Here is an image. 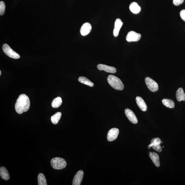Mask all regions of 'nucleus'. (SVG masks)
<instances>
[{
	"mask_svg": "<svg viewBox=\"0 0 185 185\" xmlns=\"http://www.w3.org/2000/svg\"><path fill=\"white\" fill-rule=\"evenodd\" d=\"M30 105V101L28 96L25 94H21L15 104V111L19 114H22L28 111Z\"/></svg>",
	"mask_w": 185,
	"mask_h": 185,
	"instance_id": "1",
	"label": "nucleus"
},
{
	"mask_svg": "<svg viewBox=\"0 0 185 185\" xmlns=\"http://www.w3.org/2000/svg\"><path fill=\"white\" fill-rule=\"evenodd\" d=\"M107 81L110 85L114 89L122 90L124 86L121 79L115 76L110 75L108 76Z\"/></svg>",
	"mask_w": 185,
	"mask_h": 185,
	"instance_id": "2",
	"label": "nucleus"
},
{
	"mask_svg": "<svg viewBox=\"0 0 185 185\" xmlns=\"http://www.w3.org/2000/svg\"><path fill=\"white\" fill-rule=\"evenodd\" d=\"M51 166L56 170H61L67 166V162L64 159L60 157H55L53 158L50 161Z\"/></svg>",
	"mask_w": 185,
	"mask_h": 185,
	"instance_id": "3",
	"label": "nucleus"
},
{
	"mask_svg": "<svg viewBox=\"0 0 185 185\" xmlns=\"http://www.w3.org/2000/svg\"><path fill=\"white\" fill-rule=\"evenodd\" d=\"M2 48L4 53L10 57L14 59H18L20 58V56L13 50L8 45L6 44H4Z\"/></svg>",
	"mask_w": 185,
	"mask_h": 185,
	"instance_id": "4",
	"label": "nucleus"
},
{
	"mask_svg": "<svg viewBox=\"0 0 185 185\" xmlns=\"http://www.w3.org/2000/svg\"><path fill=\"white\" fill-rule=\"evenodd\" d=\"M161 143L162 142L160 138L158 137L154 138L151 140L150 144L148 145V148L149 149L151 147L158 152H160L162 150L160 146Z\"/></svg>",
	"mask_w": 185,
	"mask_h": 185,
	"instance_id": "5",
	"label": "nucleus"
},
{
	"mask_svg": "<svg viewBox=\"0 0 185 185\" xmlns=\"http://www.w3.org/2000/svg\"><path fill=\"white\" fill-rule=\"evenodd\" d=\"M145 82L147 88L151 91L154 92L158 89V86L155 81L150 78L146 77L145 79Z\"/></svg>",
	"mask_w": 185,
	"mask_h": 185,
	"instance_id": "6",
	"label": "nucleus"
},
{
	"mask_svg": "<svg viewBox=\"0 0 185 185\" xmlns=\"http://www.w3.org/2000/svg\"><path fill=\"white\" fill-rule=\"evenodd\" d=\"M141 35L133 31H130L127 35L126 40L128 42H137L140 40Z\"/></svg>",
	"mask_w": 185,
	"mask_h": 185,
	"instance_id": "7",
	"label": "nucleus"
},
{
	"mask_svg": "<svg viewBox=\"0 0 185 185\" xmlns=\"http://www.w3.org/2000/svg\"><path fill=\"white\" fill-rule=\"evenodd\" d=\"M119 133V130L116 128H113L109 130L108 132L107 139L108 141H113L117 138Z\"/></svg>",
	"mask_w": 185,
	"mask_h": 185,
	"instance_id": "8",
	"label": "nucleus"
},
{
	"mask_svg": "<svg viewBox=\"0 0 185 185\" xmlns=\"http://www.w3.org/2000/svg\"><path fill=\"white\" fill-rule=\"evenodd\" d=\"M84 176V172L82 170L76 173L73 180V185H80L81 184Z\"/></svg>",
	"mask_w": 185,
	"mask_h": 185,
	"instance_id": "9",
	"label": "nucleus"
},
{
	"mask_svg": "<svg viewBox=\"0 0 185 185\" xmlns=\"http://www.w3.org/2000/svg\"><path fill=\"white\" fill-rule=\"evenodd\" d=\"M97 68L98 70H103L107 72L111 73H115L117 71L116 69L114 67L110 66L104 64H98L97 66Z\"/></svg>",
	"mask_w": 185,
	"mask_h": 185,
	"instance_id": "10",
	"label": "nucleus"
},
{
	"mask_svg": "<svg viewBox=\"0 0 185 185\" xmlns=\"http://www.w3.org/2000/svg\"><path fill=\"white\" fill-rule=\"evenodd\" d=\"M125 113L129 121L134 124H136L138 121L134 113L131 110L127 109L125 110Z\"/></svg>",
	"mask_w": 185,
	"mask_h": 185,
	"instance_id": "11",
	"label": "nucleus"
},
{
	"mask_svg": "<svg viewBox=\"0 0 185 185\" xmlns=\"http://www.w3.org/2000/svg\"><path fill=\"white\" fill-rule=\"evenodd\" d=\"M92 29L91 25L88 23H84L80 29L81 34L83 36H85L89 34Z\"/></svg>",
	"mask_w": 185,
	"mask_h": 185,
	"instance_id": "12",
	"label": "nucleus"
},
{
	"mask_svg": "<svg viewBox=\"0 0 185 185\" xmlns=\"http://www.w3.org/2000/svg\"><path fill=\"white\" fill-rule=\"evenodd\" d=\"M123 24V23L121 19L118 18L116 20L115 23V28L113 31V35L114 36L116 37L118 36L120 29Z\"/></svg>",
	"mask_w": 185,
	"mask_h": 185,
	"instance_id": "13",
	"label": "nucleus"
},
{
	"mask_svg": "<svg viewBox=\"0 0 185 185\" xmlns=\"http://www.w3.org/2000/svg\"><path fill=\"white\" fill-rule=\"evenodd\" d=\"M136 101L139 107L143 111H147V107L146 104L143 98L139 96H137L136 98Z\"/></svg>",
	"mask_w": 185,
	"mask_h": 185,
	"instance_id": "14",
	"label": "nucleus"
},
{
	"mask_svg": "<svg viewBox=\"0 0 185 185\" xmlns=\"http://www.w3.org/2000/svg\"><path fill=\"white\" fill-rule=\"evenodd\" d=\"M149 156L150 157L151 160L155 165L157 167L160 166V163L159 161V155L157 153L154 152H149Z\"/></svg>",
	"mask_w": 185,
	"mask_h": 185,
	"instance_id": "15",
	"label": "nucleus"
},
{
	"mask_svg": "<svg viewBox=\"0 0 185 185\" xmlns=\"http://www.w3.org/2000/svg\"><path fill=\"white\" fill-rule=\"evenodd\" d=\"M176 96L178 102L185 101V94L182 88H180L177 90Z\"/></svg>",
	"mask_w": 185,
	"mask_h": 185,
	"instance_id": "16",
	"label": "nucleus"
},
{
	"mask_svg": "<svg viewBox=\"0 0 185 185\" xmlns=\"http://www.w3.org/2000/svg\"><path fill=\"white\" fill-rule=\"evenodd\" d=\"M0 175L1 178L5 180H8L10 178L8 171L4 167H1L0 168Z\"/></svg>",
	"mask_w": 185,
	"mask_h": 185,
	"instance_id": "17",
	"label": "nucleus"
},
{
	"mask_svg": "<svg viewBox=\"0 0 185 185\" xmlns=\"http://www.w3.org/2000/svg\"><path fill=\"white\" fill-rule=\"evenodd\" d=\"M129 9L133 13H138L141 11V8L137 3L133 2L130 5Z\"/></svg>",
	"mask_w": 185,
	"mask_h": 185,
	"instance_id": "18",
	"label": "nucleus"
},
{
	"mask_svg": "<svg viewBox=\"0 0 185 185\" xmlns=\"http://www.w3.org/2000/svg\"><path fill=\"white\" fill-rule=\"evenodd\" d=\"M78 81L80 83L89 86L90 87H92L94 85L93 83L90 81L89 79H88L87 78L85 77H80L78 78Z\"/></svg>",
	"mask_w": 185,
	"mask_h": 185,
	"instance_id": "19",
	"label": "nucleus"
},
{
	"mask_svg": "<svg viewBox=\"0 0 185 185\" xmlns=\"http://www.w3.org/2000/svg\"><path fill=\"white\" fill-rule=\"evenodd\" d=\"M62 115V113L59 112L52 116L51 118V120L52 123L55 125L57 124L59 121H60Z\"/></svg>",
	"mask_w": 185,
	"mask_h": 185,
	"instance_id": "20",
	"label": "nucleus"
},
{
	"mask_svg": "<svg viewBox=\"0 0 185 185\" xmlns=\"http://www.w3.org/2000/svg\"><path fill=\"white\" fill-rule=\"evenodd\" d=\"M162 103L164 105L167 107L172 109L174 107V103L172 100L168 99H164L162 100Z\"/></svg>",
	"mask_w": 185,
	"mask_h": 185,
	"instance_id": "21",
	"label": "nucleus"
},
{
	"mask_svg": "<svg viewBox=\"0 0 185 185\" xmlns=\"http://www.w3.org/2000/svg\"><path fill=\"white\" fill-rule=\"evenodd\" d=\"M62 98L58 97H57L54 100L52 103V107L54 108H57L60 107L62 103Z\"/></svg>",
	"mask_w": 185,
	"mask_h": 185,
	"instance_id": "22",
	"label": "nucleus"
},
{
	"mask_svg": "<svg viewBox=\"0 0 185 185\" xmlns=\"http://www.w3.org/2000/svg\"><path fill=\"white\" fill-rule=\"evenodd\" d=\"M38 183L39 185H47V183L46 178L44 174L40 173L38 176Z\"/></svg>",
	"mask_w": 185,
	"mask_h": 185,
	"instance_id": "23",
	"label": "nucleus"
},
{
	"mask_svg": "<svg viewBox=\"0 0 185 185\" xmlns=\"http://www.w3.org/2000/svg\"><path fill=\"white\" fill-rule=\"evenodd\" d=\"M6 6L5 3L3 1L0 2V15H3L4 14Z\"/></svg>",
	"mask_w": 185,
	"mask_h": 185,
	"instance_id": "24",
	"label": "nucleus"
},
{
	"mask_svg": "<svg viewBox=\"0 0 185 185\" xmlns=\"http://www.w3.org/2000/svg\"><path fill=\"white\" fill-rule=\"evenodd\" d=\"M184 0H173V4L175 6H178L184 2Z\"/></svg>",
	"mask_w": 185,
	"mask_h": 185,
	"instance_id": "25",
	"label": "nucleus"
},
{
	"mask_svg": "<svg viewBox=\"0 0 185 185\" xmlns=\"http://www.w3.org/2000/svg\"><path fill=\"white\" fill-rule=\"evenodd\" d=\"M180 16L182 20L185 22V9L182 10L180 11Z\"/></svg>",
	"mask_w": 185,
	"mask_h": 185,
	"instance_id": "26",
	"label": "nucleus"
},
{
	"mask_svg": "<svg viewBox=\"0 0 185 185\" xmlns=\"http://www.w3.org/2000/svg\"><path fill=\"white\" fill-rule=\"evenodd\" d=\"M1 71H0V75H1Z\"/></svg>",
	"mask_w": 185,
	"mask_h": 185,
	"instance_id": "27",
	"label": "nucleus"
}]
</instances>
